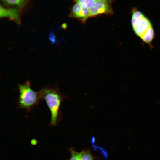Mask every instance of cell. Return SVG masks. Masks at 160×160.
I'll return each instance as SVG.
<instances>
[{
	"label": "cell",
	"instance_id": "6da1fadb",
	"mask_svg": "<svg viewBox=\"0 0 160 160\" xmlns=\"http://www.w3.org/2000/svg\"><path fill=\"white\" fill-rule=\"evenodd\" d=\"M133 30L143 41L150 44L154 38L155 32L150 20L141 11L134 9L131 19Z\"/></svg>",
	"mask_w": 160,
	"mask_h": 160
},
{
	"label": "cell",
	"instance_id": "7a4b0ae2",
	"mask_svg": "<svg viewBox=\"0 0 160 160\" xmlns=\"http://www.w3.org/2000/svg\"><path fill=\"white\" fill-rule=\"evenodd\" d=\"M39 91L41 99L45 100L50 111V124L55 126L59 121L60 108L63 98L62 95L57 89L49 87H44Z\"/></svg>",
	"mask_w": 160,
	"mask_h": 160
},
{
	"label": "cell",
	"instance_id": "3957f363",
	"mask_svg": "<svg viewBox=\"0 0 160 160\" xmlns=\"http://www.w3.org/2000/svg\"><path fill=\"white\" fill-rule=\"evenodd\" d=\"M18 88L17 103L20 108L30 111L41 99L40 91L36 92L33 90L28 81L24 84H18Z\"/></svg>",
	"mask_w": 160,
	"mask_h": 160
},
{
	"label": "cell",
	"instance_id": "277c9868",
	"mask_svg": "<svg viewBox=\"0 0 160 160\" xmlns=\"http://www.w3.org/2000/svg\"><path fill=\"white\" fill-rule=\"evenodd\" d=\"M112 14L111 1L108 0L96 1L93 6L89 9V18L101 14L111 15Z\"/></svg>",
	"mask_w": 160,
	"mask_h": 160
},
{
	"label": "cell",
	"instance_id": "5b68a950",
	"mask_svg": "<svg viewBox=\"0 0 160 160\" xmlns=\"http://www.w3.org/2000/svg\"><path fill=\"white\" fill-rule=\"evenodd\" d=\"M89 9L84 7L76 2L73 6L69 16L76 18L84 23L89 18Z\"/></svg>",
	"mask_w": 160,
	"mask_h": 160
},
{
	"label": "cell",
	"instance_id": "8992f818",
	"mask_svg": "<svg viewBox=\"0 0 160 160\" xmlns=\"http://www.w3.org/2000/svg\"><path fill=\"white\" fill-rule=\"evenodd\" d=\"M0 17H8L17 23H20L19 10L15 8H5L0 6Z\"/></svg>",
	"mask_w": 160,
	"mask_h": 160
},
{
	"label": "cell",
	"instance_id": "52a82bcc",
	"mask_svg": "<svg viewBox=\"0 0 160 160\" xmlns=\"http://www.w3.org/2000/svg\"><path fill=\"white\" fill-rule=\"evenodd\" d=\"M76 3H78L84 8L90 9L94 5L95 0H75Z\"/></svg>",
	"mask_w": 160,
	"mask_h": 160
},
{
	"label": "cell",
	"instance_id": "ba28073f",
	"mask_svg": "<svg viewBox=\"0 0 160 160\" xmlns=\"http://www.w3.org/2000/svg\"><path fill=\"white\" fill-rule=\"evenodd\" d=\"M8 4L22 7L28 0H4Z\"/></svg>",
	"mask_w": 160,
	"mask_h": 160
},
{
	"label": "cell",
	"instance_id": "9c48e42d",
	"mask_svg": "<svg viewBox=\"0 0 160 160\" xmlns=\"http://www.w3.org/2000/svg\"><path fill=\"white\" fill-rule=\"evenodd\" d=\"M71 156L69 160H80L82 152H77L73 149H71Z\"/></svg>",
	"mask_w": 160,
	"mask_h": 160
},
{
	"label": "cell",
	"instance_id": "30bf717a",
	"mask_svg": "<svg viewBox=\"0 0 160 160\" xmlns=\"http://www.w3.org/2000/svg\"><path fill=\"white\" fill-rule=\"evenodd\" d=\"M80 160H93L92 157L89 153L87 151H82V154Z\"/></svg>",
	"mask_w": 160,
	"mask_h": 160
},
{
	"label": "cell",
	"instance_id": "8fae6325",
	"mask_svg": "<svg viewBox=\"0 0 160 160\" xmlns=\"http://www.w3.org/2000/svg\"><path fill=\"white\" fill-rule=\"evenodd\" d=\"M95 1H98V0H95Z\"/></svg>",
	"mask_w": 160,
	"mask_h": 160
}]
</instances>
